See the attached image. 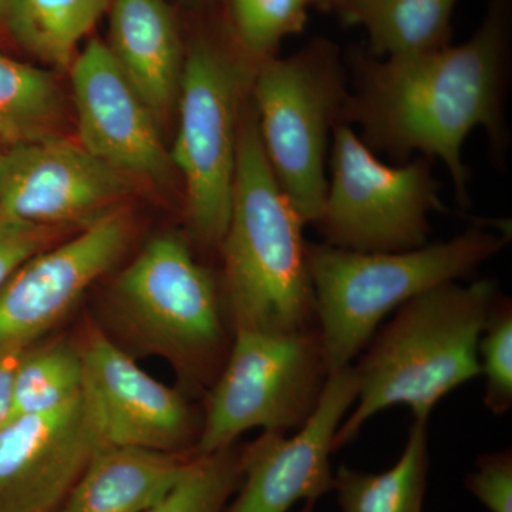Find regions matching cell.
I'll list each match as a JSON object with an SVG mask.
<instances>
[{
	"label": "cell",
	"mask_w": 512,
	"mask_h": 512,
	"mask_svg": "<svg viewBox=\"0 0 512 512\" xmlns=\"http://www.w3.org/2000/svg\"><path fill=\"white\" fill-rule=\"evenodd\" d=\"M510 36V0H491L480 28L461 45L399 59L353 50L346 59L352 86L340 123L359 126L360 140L396 165L417 156L439 158L458 205L470 207L467 137L483 128L495 164L504 165L510 146Z\"/></svg>",
	"instance_id": "6da1fadb"
},
{
	"label": "cell",
	"mask_w": 512,
	"mask_h": 512,
	"mask_svg": "<svg viewBox=\"0 0 512 512\" xmlns=\"http://www.w3.org/2000/svg\"><path fill=\"white\" fill-rule=\"evenodd\" d=\"M305 225L272 173L248 99L239 123L231 217L218 249L232 333L318 328Z\"/></svg>",
	"instance_id": "7a4b0ae2"
},
{
	"label": "cell",
	"mask_w": 512,
	"mask_h": 512,
	"mask_svg": "<svg viewBox=\"0 0 512 512\" xmlns=\"http://www.w3.org/2000/svg\"><path fill=\"white\" fill-rule=\"evenodd\" d=\"M498 293L494 279L447 282L400 306L353 366L357 406L336 430L333 453L377 413L404 404L414 420H429L447 394L480 377L478 340Z\"/></svg>",
	"instance_id": "3957f363"
},
{
	"label": "cell",
	"mask_w": 512,
	"mask_h": 512,
	"mask_svg": "<svg viewBox=\"0 0 512 512\" xmlns=\"http://www.w3.org/2000/svg\"><path fill=\"white\" fill-rule=\"evenodd\" d=\"M481 225L444 242L403 252H356L306 242L316 320L330 375L353 360L400 306L447 282L470 278L508 244Z\"/></svg>",
	"instance_id": "277c9868"
},
{
	"label": "cell",
	"mask_w": 512,
	"mask_h": 512,
	"mask_svg": "<svg viewBox=\"0 0 512 512\" xmlns=\"http://www.w3.org/2000/svg\"><path fill=\"white\" fill-rule=\"evenodd\" d=\"M348 96V66L328 40L256 64L249 99L262 147L306 225L318 220L325 202L329 140Z\"/></svg>",
	"instance_id": "5b68a950"
},
{
	"label": "cell",
	"mask_w": 512,
	"mask_h": 512,
	"mask_svg": "<svg viewBox=\"0 0 512 512\" xmlns=\"http://www.w3.org/2000/svg\"><path fill=\"white\" fill-rule=\"evenodd\" d=\"M255 69L237 43L198 36L185 47L170 156L183 177L192 237L205 248L220 249L231 217L239 123Z\"/></svg>",
	"instance_id": "8992f818"
},
{
	"label": "cell",
	"mask_w": 512,
	"mask_h": 512,
	"mask_svg": "<svg viewBox=\"0 0 512 512\" xmlns=\"http://www.w3.org/2000/svg\"><path fill=\"white\" fill-rule=\"evenodd\" d=\"M330 373L318 328L239 329L208 392L197 456L234 446L252 429L298 431L311 419Z\"/></svg>",
	"instance_id": "52a82bcc"
},
{
	"label": "cell",
	"mask_w": 512,
	"mask_h": 512,
	"mask_svg": "<svg viewBox=\"0 0 512 512\" xmlns=\"http://www.w3.org/2000/svg\"><path fill=\"white\" fill-rule=\"evenodd\" d=\"M431 158L387 165L352 126L333 128L330 181L318 220L325 244L356 252H403L429 244L431 211L448 212Z\"/></svg>",
	"instance_id": "ba28073f"
},
{
	"label": "cell",
	"mask_w": 512,
	"mask_h": 512,
	"mask_svg": "<svg viewBox=\"0 0 512 512\" xmlns=\"http://www.w3.org/2000/svg\"><path fill=\"white\" fill-rule=\"evenodd\" d=\"M117 299L131 328L148 346L204 379L220 375L231 343L220 286L183 239L148 242L117 282Z\"/></svg>",
	"instance_id": "9c48e42d"
},
{
	"label": "cell",
	"mask_w": 512,
	"mask_h": 512,
	"mask_svg": "<svg viewBox=\"0 0 512 512\" xmlns=\"http://www.w3.org/2000/svg\"><path fill=\"white\" fill-rule=\"evenodd\" d=\"M130 229L127 212L114 208L20 265L0 288V357L30 348L53 328L117 264Z\"/></svg>",
	"instance_id": "30bf717a"
},
{
	"label": "cell",
	"mask_w": 512,
	"mask_h": 512,
	"mask_svg": "<svg viewBox=\"0 0 512 512\" xmlns=\"http://www.w3.org/2000/svg\"><path fill=\"white\" fill-rule=\"evenodd\" d=\"M133 188V178L62 136L8 147L0 157V212L26 224H90Z\"/></svg>",
	"instance_id": "8fae6325"
},
{
	"label": "cell",
	"mask_w": 512,
	"mask_h": 512,
	"mask_svg": "<svg viewBox=\"0 0 512 512\" xmlns=\"http://www.w3.org/2000/svg\"><path fill=\"white\" fill-rule=\"evenodd\" d=\"M357 399L353 366L332 373L311 419L288 437L264 431L242 448V478L224 512H289L332 491L333 437Z\"/></svg>",
	"instance_id": "7c38bea8"
},
{
	"label": "cell",
	"mask_w": 512,
	"mask_h": 512,
	"mask_svg": "<svg viewBox=\"0 0 512 512\" xmlns=\"http://www.w3.org/2000/svg\"><path fill=\"white\" fill-rule=\"evenodd\" d=\"M82 352V396L104 446L180 453L195 436L177 390L158 382L107 336L93 332Z\"/></svg>",
	"instance_id": "4fadbf2b"
},
{
	"label": "cell",
	"mask_w": 512,
	"mask_h": 512,
	"mask_svg": "<svg viewBox=\"0 0 512 512\" xmlns=\"http://www.w3.org/2000/svg\"><path fill=\"white\" fill-rule=\"evenodd\" d=\"M70 73L80 146L133 180L167 181L175 168L157 119L106 43L90 40Z\"/></svg>",
	"instance_id": "5bb4252c"
},
{
	"label": "cell",
	"mask_w": 512,
	"mask_h": 512,
	"mask_svg": "<svg viewBox=\"0 0 512 512\" xmlns=\"http://www.w3.org/2000/svg\"><path fill=\"white\" fill-rule=\"evenodd\" d=\"M82 393L0 426V512H59L103 447Z\"/></svg>",
	"instance_id": "9a60e30c"
},
{
	"label": "cell",
	"mask_w": 512,
	"mask_h": 512,
	"mask_svg": "<svg viewBox=\"0 0 512 512\" xmlns=\"http://www.w3.org/2000/svg\"><path fill=\"white\" fill-rule=\"evenodd\" d=\"M111 55L157 121L178 103L185 47L165 0H111Z\"/></svg>",
	"instance_id": "2e32d148"
},
{
	"label": "cell",
	"mask_w": 512,
	"mask_h": 512,
	"mask_svg": "<svg viewBox=\"0 0 512 512\" xmlns=\"http://www.w3.org/2000/svg\"><path fill=\"white\" fill-rule=\"evenodd\" d=\"M192 453L103 446L96 451L59 512H144L187 470Z\"/></svg>",
	"instance_id": "e0dca14e"
},
{
	"label": "cell",
	"mask_w": 512,
	"mask_h": 512,
	"mask_svg": "<svg viewBox=\"0 0 512 512\" xmlns=\"http://www.w3.org/2000/svg\"><path fill=\"white\" fill-rule=\"evenodd\" d=\"M458 0H348L336 12L345 25L367 35L366 52L399 59L450 45L451 18Z\"/></svg>",
	"instance_id": "ac0fdd59"
},
{
	"label": "cell",
	"mask_w": 512,
	"mask_h": 512,
	"mask_svg": "<svg viewBox=\"0 0 512 512\" xmlns=\"http://www.w3.org/2000/svg\"><path fill=\"white\" fill-rule=\"evenodd\" d=\"M429 471V420H414L392 468L373 474L342 464L332 490L342 512H423Z\"/></svg>",
	"instance_id": "d6986e66"
},
{
	"label": "cell",
	"mask_w": 512,
	"mask_h": 512,
	"mask_svg": "<svg viewBox=\"0 0 512 512\" xmlns=\"http://www.w3.org/2000/svg\"><path fill=\"white\" fill-rule=\"evenodd\" d=\"M111 0H10L8 29L40 62L66 70Z\"/></svg>",
	"instance_id": "ffe728a7"
},
{
	"label": "cell",
	"mask_w": 512,
	"mask_h": 512,
	"mask_svg": "<svg viewBox=\"0 0 512 512\" xmlns=\"http://www.w3.org/2000/svg\"><path fill=\"white\" fill-rule=\"evenodd\" d=\"M63 117L55 74L0 55V146L60 136Z\"/></svg>",
	"instance_id": "44dd1931"
},
{
	"label": "cell",
	"mask_w": 512,
	"mask_h": 512,
	"mask_svg": "<svg viewBox=\"0 0 512 512\" xmlns=\"http://www.w3.org/2000/svg\"><path fill=\"white\" fill-rule=\"evenodd\" d=\"M82 352L67 342L30 346L13 376L8 419L59 409L82 393Z\"/></svg>",
	"instance_id": "7402d4cb"
},
{
	"label": "cell",
	"mask_w": 512,
	"mask_h": 512,
	"mask_svg": "<svg viewBox=\"0 0 512 512\" xmlns=\"http://www.w3.org/2000/svg\"><path fill=\"white\" fill-rule=\"evenodd\" d=\"M241 478L242 450L195 454L180 480L144 512H224Z\"/></svg>",
	"instance_id": "603a6c76"
},
{
	"label": "cell",
	"mask_w": 512,
	"mask_h": 512,
	"mask_svg": "<svg viewBox=\"0 0 512 512\" xmlns=\"http://www.w3.org/2000/svg\"><path fill=\"white\" fill-rule=\"evenodd\" d=\"M308 8V0H228L232 39L251 62H264L305 30Z\"/></svg>",
	"instance_id": "cb8c5ba5"
},
{
	"label": "cell",
	"mask_w": 512,
	"mask_h": 512,
	"mask_svg": "<svg viewBox=\"0 0 512 512\" xmlns=\"http://www.w3.org/2000/svg\"><path fill=\"white\" fill-rule=\"evenodd\" d=\"M478 360L485 377L484 406L504 416L512 407V301L501 292L478 340Z\"/></svg>",
	"instance_id": "d4e9b609"
},
{
	"label": "cell",
	"mask_w": 512,
	"mask_h": 512,
	"mask_svg": "<svg viewBox=\"0 0 512 512\" xmlns=\"http://www.w3.org/2000/svg\"><path fill=\"white\" fill-rule=\"evenodd\" d=\"M63 229L26 224L0 212V288L20 265L55 245Z\"/></svg>",
	"instance_id": "484cf974"
},
{
	"label": "cell",
	"mask_w": 512,
	"mask_h": 512,
	"mask_svg": "<svg viewBox=\"0 0 512 512\" xmlns=\"http://www.w3.org/2000/svg\"><path fill=\"white\" fill-rule=\"evenodd\" d=\"M477 470L466 477L468 493L490 512H512L511 447L477 458Z\"/></svg>",
	"instance_id": "4316f807"
},
{
	"label": "cell",
	"mask_w": 512,
	"mask_h": 512,
	"mask_svg": "<svg viewBox=\"0 0 512 512\" xmlns=\"http://www.w3.org/2000/svg\"><path fill=\"white\" fill-rule=\"evenodd\" d=\"M25 352L26 349L18 350V352L0 357V426L8 419L13 376H15L20 357Z\"/></svg>",
	"instance_id": "83f0119b"
},
{
	"label": "cell",
	"mask_w": 512,
	"mask_h": 512,
	"mask_svg": "<svg viewBox=\"0 0 512 512\" xmlns=\"http://www.w3.org/2000/svg\"><path fill=\"white\" fill-rule=\"evenodd\" d=\"M348 0H308L309 6L315 5L323 9L338 10L340 6L345 5Z\"/></svg>",
	"instance_id": "f1b7e54d"
},
{
	"label": "cell",
	"mask_w": 512,
	"mask_h": 512,
	"mask_svg": "<svg viewBox=\"0 0 512 512\" xmlns=\"http://www.w3.org/2000/svg\"><path fill=\"white\" fill-rule=\"evenodd\" d=\"M10 0H0V28L6 26L8 28Z\"/></svg>",
	"instance_id": "f546056e"
},
{
	"label": "cell",
	"mask_w": 512,
	"mask_h": 512,
	"mask_svg": "<svg viewBox=\"0 0 512 512\" xmlns=\"http://www.w3.org/2000/svg\"><path fill=\"white\" fill-rule=\"evenodd\" d=\"M315 504L316 503H313V501H308V503H305V505H303L302 510L298 512H316Z\"/></svg>",
	"instance_id": "4dcf8cb0"
},
{
	"label": "cell",
	"mask_w": 512,
	"mask_h": 512,
	"mask_svg": "<svg viewBox=\"0 0 512 512\" xmlns=\"http://www.w3.org/2000/svg\"><path fill=\"white\" fill-rule=\"evenodd\" d=\"M2 151H3L2 148H0V157H2Z\"/></svg>",
	"instance_id": "1f68e13d"
},
{
	"label": "cell",
	"mask_w": 512,
	"mask_h": 512,
	"mask_svg": "<svg viewBox=\"0 0 512 512\" xmlns=\"http://www.w3.org/2000/svg\"><path fill=\"white\" fill-rule=\"evenodd\" d=\"M195 2H198V0H195Z\"/></svg>",
	"instance_id": "d6a6232c"
}]
</instances>
